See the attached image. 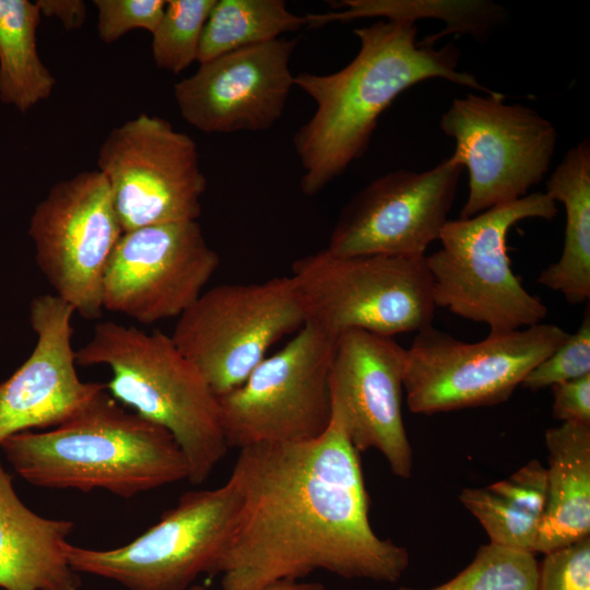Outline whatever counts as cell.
Here are the masks:
<instances>
[{"instance_id": "obj_1", "label": "cell", "mask_w": 590, "mask_h": 590, "mask_svg": "<svg viewBox=\"0 0 590 590\" xmlns=\"http://www.w3.org/2000/svg\"><path fill=\"white\" fill-rule=\"evenodd\" d=\"M232 475L241 505L219 567L222 590H264L316 570L392 583L409 567L406 548L370 526L359 452L333 406L315 439L239 449Z\"/></svg>"}, {"instance_id": "obj_2", "label": "cell", "mask_w": 590, "mask_h": 590, "mask_svg": "<svg viewBox=\"0 0 590 590\" xmlns=\"http://www.w3.org/2000/svg\"><path fill=\"white\" fill-rule=\"evenodd\" d=\"M354 34L359 49L345 67L329 74L294 75V85L316 104L293 138L304 170L300 189L307 196L321 191L365 154L379 117L409 87L442 79L493 92L458 69L456 46L418 42L414 23L379 20Z\"/></svg>"}, {"instance_id": "obj_3", "label": "cell", "mask_w": 590, "mask_h": 590, "mask_svg": "<svg viewBox=\"0 0 590 590\" xmlns=\"http://www.w3.org/2000/svg\"><path fill=\"white\" fill-rule=\"evenodd\" d=\"M0 449L21 477L44 488L131 498L189 476L169 432L125 411L106 389L68 422L12 435Z\"/></svg>"}, {"instance_id": "obj_4", "label": "cell", "mask_w": 590, "mask_h": 590, "mask_svg": "<svg viewBox=\"0 0 590 590\" xmlns=\"http://www.w3.org/2000/svg\"><path fill=\"white\" fill-rule=\"evenodd\" d=\"M75 361L107 366V392L169 432L185 455L190 483H203L228 451L217 397L170 335L102 321L75 351Z\"/></svg>"}, {"instance_id": "obj_5", "label": "cell", "mask_w": 590, "mask_h": 590, "mask_svg": "<svg viewBox=\"0 0 590 590\" xmlns=\"http://www.w3.org/2000/svg\"><path fill=\"white\" fill-rule=\"evenodd\" d=\"M556 214V202L534 192L468 219L448 220L438 239L441 248L426 256L435 306L485 323L489 331L542 322L547 308L514 273L507 236L522 220H552Z\"/></svg>"}, {"instance_id": "obj_6", "label": "cell", "mask_w": 590, "mask_h": 590, "mask_svg": "<svg viewBox=\"0 0 590 590\" xmlns=\"http://www.w3.org/2000/svg\"><path fill=\"white\" fill-rule=\"evenodd\" d=\"M290 276L306 322L334 337L358 329L393 338L417 332L434 318L426 255L340 256L324 248L295 260Z\"/></svg>"}, {"instance_id": "obj_7", "label": "cell", "mask_w": 590, "mask_h": 590, "mask_svg": "<svg viewBox=\"0 0 590 590\" xmlns=\"http://www.w3.org/2000/svg\"><path fill=\"white\" fill-rule=\"evenodd\" d=\"M240 505L241 491L231 474L217 488L182 494L154 526L123 546L91 550L67 541L64 555L76 573L129 590H187L201 575H217Z\"/></svg>"}, {"instance_id": "obj_8", "label": "cell", "mask_w": 590, "mask_h": 590, "mask_svg": "<svg viewBox=\"0 0 590 590\" xmlns=\"http://www.w3.org/2000/svg\"><path fill=\"white\" fill-rule=\"evenodd\" d=\"M570 333L553 323L489 331L468 343L433 327L416 332L403 387L411 412L430 415L507 401L526 376Z\"/></svg>"}, {"instance_id": "obj_9", "label": "cell", "mask_w": 590, "mask_h": 590, "mask_svg": "<svg viewBox=\"0 0 590 590\" xmlns=\"http://www.w3.org/2000/svg\"><path fill=\"white\" fill-rule=\"evenodd\" d=\"M306 315L292 278L220 284L178 317L170 339L216 396L240 386Z\"/></svg>"}, {"instance_id": "obj_10", "label": "cell", "mask_w": 590, "mask_h": 590, "mask_svg": "<svg viewBox=\"0 0 590 590\" xmlns=\"http://www.w3.org/2000/svg\"><path fill=\"white\" fill-rule=\"evenodd\" d=\"M335 340L306 322L240 386L216 396L227 447L319 437L332 414L329 378Z\"/></svg>"}, {"instance_id": "obj_11", "label": "cell", "mask_w": 590, "mask_h": 590, "mask_svg": "<svg viewBox=\"0 0 590 590\" xmlns=\"http://www.w3.org/2000/svg\"><path fill=\"white\" fill-rule=\"evenodd\" d=\"M439 126L455 141L451 156L469 175L459 219L527 196L548 172L558 137L535 109L507 104L499 92L455 98Z\"/></svg>"}, {"instance_id": "obj_12", "label": "cell", "mask_w": 590, "mask_h": 590, "mask_svg": "<svg viewBox=\"0 0 590 590\" xmlns=\"http://www.w3.org/2000/svg\"><path fill=\"white\" fill-rule=\"evenodd\" d=\"M97 167L123 233L201 214L206 178L197 144L162 117L143 113L111 129Z\"/></svg>"}, {"instance_id": "obj_13", "label": "cell", "mask_w": 590, "mask_h": 590, "mask_svg": "<svg viewBox=\"0 0 590 590\" xmlns=\"http://www.w3.org/2000/svg\"><path fill=\"white\" fill-rule=\"evenodd\" d=\"M122 234L108 182L98 169L55 184L28 225L35 261L55 295L87 320L103 315V280Z\"/></svg>"}, {"instance_id": "obj_14", "label": "cell", "mask_w": 590, "mask_h": 590, "mask_svg": "<svg viewBox=\"0 0 590 590\" xmlns=\"http://www.w3.org/2000/svg\"><path fill=\"white\" fill-rule=\"evenodd\" d=\"M220 266L198 221L126 232L103 280L104 309L150 324L179 317Z\"/></svg>"}, {"instance_id": "obj_15", "label": "cell", "mask_w": 590, "mask_h": 590, "mask_svg": "<svg viewBox=\"0 0 590 590\" xmlns=\"http://www.w3.org/2000/svg\"><path fill=\"white\" fill-rule=\"evenodd\" d=\"M463 167L452 156L425 172L397 169L341 211L327 249L340 256H425L448 221Z\"/></svg>"}, {"instance_id": "obj_16", "label": "cell", "mask_w": 590, "mask_h": 590, "mask_svg": "<svg viewBox=\"0 0 590 590\" xmlns=\"http://www.w3.org/2000/svg\"><path fill=\"white\" fill-rule=\"evenodd\" d=\"M405 362L406 349L392 337L351 329L337 337L329 378L332 406L354 448L378 450L401 479L413 470L402 414Z\"/></svg>"}, {"instance_id": "obj_17", "label": "cell", "mask_w": 590, "mask_h": 590, "mask_svg": "<svg viewBox=\"0 0 590 590\" xmlns=\"http://www.w3.org/2000/svg\"><path fill=\"white\" fill-rule=\"evenodd\" d=\"M296 44L278 38L199 63L174 85L180 115L204 133L270 129L294 86L290 61Z\"/></svg>"}, {"instance_id": "obj_18", "label": "cell", "mask_w": 590, "mask_h": 590, "mask_svg": "<svg viewBox=\"0 0 590 590\" xmlns=\"http://www.w3.org/2000/svg\"><path fill=\"white\" fill-rule=\"evenodd\" d=\"M73 308L55 294L35 297L30 322L36 344L27 359L0 382V446L32 428H55L83 411L106 389L76 373L72 347Z\"/></svg>"}, {"instance_id": "obj_19", "label": "cell", "mask_w": 590, "mask_h": 590, "mask_svg": "<svg viewBox=\"0 0 590 590\" xmlns=\"http://www.w3.org/2000/svg\"><path fill=\"white\" fill-rule=\"evenodd\" d=\"M73 528V521L45 518L24 505L0 462L1 589L79 590L80 574L63 551Z\"/></svg>"}, {"instance_id": "obj_20", "label": "cell", "mask_w": 590, "mask_h": 590, "mask_svg": "<svg viewBox=\"0 0 590 590\" xmlns=\"http://www.w3.org/2000/svg\"><path fill=\"white\" fill-rule=\"evenodd\" d=\"M547 500L535 554L590 536V424L564 422L545 433Z\"/></svg>"}, {"instance_id": "obj_21", "label": "cell", "mask_w": 590, "mask_h": 590, "mask_svg": "<svg viewBox=\"0 0 590 590\" xmlns=\"http://www.w3.org/2000/svg\"><path fill=\"white\" fill-rule=\"evenodd\" d=\"M545 193L564 204V247L559 259L539 275V283L573 305L590 297V142L571 146L546 181Z\"/></svg>"}, {"instance_id": "obj_22", "label": "cell", "mask_w": 590, "mask_h": 590, "mask_svg": "<svg viewBox=\"0 0 590 590\" xmlns=\"http://www.w3.org/2000/svg\"><path fill=\"white\" fill-rule=\"evenodd\" d=\"M36 2L0 0V101L22 113L47 99L56 79L37 52Z\"/></svg>"}, {"instance_id": "obj_23", "label": "cell", "mask_w": 590, "mask_h": 590, "mask_svg": "<svg viewBox=\"0 0 590 590\" xmlns=\"http://www.w3.org/2000/svg\"><path fill=\"white\" fill-rule=\"evenodd\" d=\"M333 7L341 10L307 14V26L320 27L333 22L368 17L414 24L420 19H437L446 23V28L429 39H423L424 43L435 44L448 34L484 38L505 19L502 5L485 0H344Z\"/></svg>"}, {"instance_id": "obj_24", "label": "cell", "mask_w": 590, "mask_h": 590, "mask_svg": "<svg viewBox=\"0 0 590 590\" xmlns=\"http://www.w3.org/2000/svg\"><path fill=\"white\" fill-rule=\"evenodd\" d=\"M307 25L283 0H216L205 22L199 63L227 52L268 43Z\"/></svg>"}, {"instance_id": "obj_25", "label": "cell", "mask_w": 590, "mask_h": 590, "mask_svg": "<svg viewBox=\"0 0 590 590\" xmlns=\"http://www.w3.org/2000/svg\"><path fill=\"white\" fill-rule=\"evenodd\" d=\"M538 583L535 554L488 543L480 546L473 560L447 582L429 589L399 590H538Z\"/></svg>"}, {"instance_id": "obj_26", "label": "cell", "mask_w": 590, "mask_h": 590, "mask_svg": "<svg viewBox=\"0 0 590 590\" xmlns=\"http://www.w3.org/2000/svg\"><path fill=\"white\" fill-rule=\"evenodd\" d=\"M216 0H168L152 33V57L157 68L178 74L198 61L205 22Z\"/></svg>"}, {"instance_id": "obj_27", "label": "cell", "mask_w": 590, "mask_h": 590, "mask_svg": "<svg viewBox=\"0 0 590 590\" xmlns=\"http://www.w3.org/2000/svg\"><path fill=\"white\" fill-rule=\"evenodd\" d=\"M461 504L479 520L489 543L535 554L541 518L485 488H463Z\"/></svg>"}, {"instance_id": "obj_28", "label": "cell", "mask_w": 590, "mask_h": 590, "mask_svg": "<svg viewBox=\"0 0 590 590\" xmlns=\"http://www.w3.org/2000/svg\"><path fill=\"white\" fill-rule=\"evenodd\" d=\"M589 311L588 305L578 330L530 370L521 384L522 387L536 391L590 374Z\"/></svg>"}, {"instance_id": "obj_29", "label": "cell", "mask_w": 590, "mask_h": 590, "mask_svg": "<svg viewBox=\"0 0 590 590\" xmlns=\"http://www.w3.org/2000/svg\"><path fill=\"white\" fill-rule=\"evenodd\" d=\"M97 33L105 44L119 40L128 32L141 28L151 34L157 27L165 0H94Z\"/></svg>"}, {"instance_id": "obj_30", "label": "cell", "mask_w": 590, "mask_h": 590, "mask_svg": "<svg viewBox=\"0 0 590 590\" xmlns=\"http://www.w3.org/2000/svg\"><path fill=\"white\" fill-rule=\"evenodd\" d=\"M538 590H590V536L544 554Z\"/></svg>"}, {"instance_id": "obj_31", "label": "cell", "mask_w": 590, "mask_h": 590, "mask_svg": "<svg viewBox=\"0 0 590 590\" xmlns=\"http://www.w3.org/2000/svg\"><path fill=\"white\" fill-rule=\"evenodd\" d=\"M492 493L518 508L542 518L547 500V471L531 460L508 479L487 486Z\"/></svg>"}, {"instance_id": "obj_32", "label": "cell", "mask_w": 590, "mask_h": 590, "mask_svg": "<svg viewBox=\"0 0 590 590\" xmlns=\"http://www.w3.org/2000/svg\"><path fill=\"white\" fill-rule=\"evenodd\" d=\"M554 420L590 424V374L551 387Z\"/></svg>"}, {"instance_id": "obj_33", "label": "cell", "mask_w": 590, "mask_h": 590, "mask_svg": "<svg viewBox=\"0 0 590 590\" xmlns=\"http://www.w3.org/2000/svg\"><path fill=\"white\" fill-rule=\"evenodd\" d=\"M40 14L57 19L66 31L81 28L86 17V4L82 0H37Z\"/></svg>"}, {"instance_id": "obj_34", "label": "cell", "mask_w": 590, "mask_h": 590, "mask_svg": "<svg viewBox=\"0 0 590 590\" xmlns=\"http://www.w3.org/2000/svg\"><path fill=\"white\" fill-rule=\"evenodd\" d=\"M264 590H324V587L317 581L281 580Z\"/></svg>"}]
</instances>
